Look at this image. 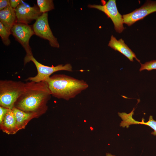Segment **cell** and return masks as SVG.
<instances>
[{
  "mask_svg": "<svg viewBox=\"0 0 156 156\" xmlns=\"http://www.w3.org/2000/svg\"><path fill=\"white\" fill-rule=\"evenodd\" d=\"M140 64L141 67L139 70L140 72L144 70L149 71L153 69L156 70V60L147 62L144 64Z\"/></svg>",
  "mask_w": 156,
  "mask_h": 156,
  "instance_id": "e0dca14e",
  "label": "cell"
},
{
  "mask_svg": "<svg viewBox=\"0 0 156 156\" xmlns=\"http://www.w3.org/2000/svg\"><path fill=\"white\" fill-rule=\"evenodd\" d=\"M91 8L97 9L105 13L112 21L116 31L121 33L124 29L122 15L119 12L115 0H109L103 5H89Z\"/></svg>",
  "mask_w": 156,
  "mask_h": 156,
  "instance_id": "52a82bcc",
  "label": "cell"
},
{
  "mask_svg": "<svg viewBox=\"0 0 156 156\" xmlns=\"http://www.w3.org/2000/svg\"><path fill=\"white\" fill-rule=\"evenodd\" d=\"M25 83L21 81L0 80V106L12 109L16 101L23 92Z\"/></svg>",
  "mask_w": 156,
  "mask_h": 156,
  "instance_id": "3957f363",
  "label": "cell"
},
{
  "mask_svg": "<svg viewBox=\"0 0 156 156\" xmlns=\"http://www.w3.org/2000/svg\"><path fill=\"white\" fill-rule=\"evenodd\" d=\"M106 156H116L114 155H112L111 153H107L106 154Z\"/></svg>",
  "mask_w": 156,
  "mask_h": 156,
  "instance_id": "44dd1931",
  "label": "cell"
},
{
  "mask_svg": "<svg viewBox=\"0 0 156 156\" xmlns=\"http://www.w3.org/2000/svg\"><path fill=\"white\" fill-rule=\"evenodd\" d=\"M108 46L115 51L121 53L131 62L133 61L134 58L140 63L135 53L125 44L123 40L121 38L117 40L112 35Z\"/></svg>",
  "mask_w": 156,
  "mask_h": 156,
  "instance_id": "30bf717a",
  "label": "cell"
},
{
  "mask_svg": "<svg viewBox=\"0 0 156 156\" xmlns=\"http://www.w3.org/2000/svg\"><path fill=\"white\" fill-rule=\"evenodd\" d=\"M22 1L21 0H10V5L15 9L22 3Z\"/></svg>",
  "mask_w": 156,
  "mask_h": 156,
  "instance_id": "ffe728a7",
  "label": "cell"
},
{
  "mask_svg": "<svg viewBox=\"0 0 156 156\" xmlns=\"http://www.w3.org/2000/svg\"><path fill=\"white\" fill-rule=\"evenodd\" d=\"M51 96L46 82H27L14 107L25 112L34 113L39 117L47 111V104Z\"/></svg>",
  "mask_w": 156,
  "mask_h": 156,
  "instance_id": "6da1fadb",
  "label": "cell"
},
{
  "mask_svg": "<svg viewBox=\"0 0 156 156\" xmlns=\"http://www.w3.org/2000/svg\"><path fill=\"white\" fill-rule=\"evenodd\" d=\"M0 128L3 132L8 134H14L18 131L16 118L12 109L8 110L0 124Z\"/></svg>",
  "mask_w": 156,
  "mask_h": 156,
  "instance_id": "8fae6325",
  "label": "cell"
},
{
  "mask_svg": "<svg viewBox=\"0 0 156 156\" xmlns=\"http://www.w3.org/2000/svg\"><path fill=\"white\" fill-rule=\"evenodd\" d=\"M8 109H9L0 106V124L2 122Z\"/></svg>",
  "mask_w": 156,
  "mask_h": 156,
  "instance_id": "ac0fdd59",
  "label": "cell"
},
{
  "mask_svg": "<svg viewBox=\"0 0 156 156\" xmlns=\"http://www.w3.org/2000/svg\"><path fill=\"white\" fill-rule=\"evenodd\" d=\"M10 5V0H0V10H2Z\"/></svg>",
  "mask_w": 156,
  "mask_h": 156,
  "instance_id": "d6986e66",
  "label": "cell"
},
{
  "mask_svg": "<svg viewBox=\"0 0 156 156\" xmlns=\"http://www.w3.org/2000/svg\"><path fill=\"white\" fill-rule=\"evenodd\" d=\"M0 21L8 29H11L16 22V18L14 9L10 5L0 10Z\"/></svg>",
  "mask_w": 156,
  "mask_h": 156,
  "instance_id": "7c38bea8",
  "label": "cell"
},
{
  "mask_svg": "<svg viewBox=\"0 0 156 156\" xmlns=\"http://www.w3.org/2000/svg\"><path fill=\"white\" fill-rule=\"evenodd\" d=\"M11 34V31L7 28L0 22V36L3 43L6 46H8L10 43L9 37Z\"/></svg>",
  "mask_w": 156,
  "mask_h": 156,
  "instance_id": "9a60e30c",
  "label": "cell"
},
{
  "mask_svg": "<svg viewBox=\"0 0 156 156\" xmlns=\"http://www.w3.org/2000/svg\"><path fill=\"white\" fill-rule=\"evenodd\" d=\"M30 61L32 62L35 65L37 71V74L33 77H28L27 81L35 82H46L54 73L61 70L72 71V67L70 64L64 65L60 64L56 66H50L44 65L39 62L34 57L33 55L25 56L24 60V64Z\"/></svg>",
  "mask_w": 156,
  "mask_h": 156,
  "instance_id": "277c9868",
  "label": "cell"
},
{
  "mask_svg": "<svg viewBox=\"0 0 156 156\" xmlns=\"http://www.w3.org/2000/svg\"><path fill=\"white\" fill-rule=\"evenodd\" d=\"M156 12V1H147L140 8L132 12L122 15L123 23L131 26L136 22L143 19L150 14Z\"/></svg>",
  "mask_w": 156,
  "mask_h": 156,
  "instance_id": "ba28073f",
  "label": "cell"
},
{
  "mask_svg": "<svg viewBox=\"0 0 156 156\" xmlns=\"http://www.w3.org/2000/svg\"><path fill=\"white\" fill-rule=\"evenodd\" d=\"M37 5L42 13L47 12L54 8L53 0H37Z\"/></svg>",
  "mask_w": 156,
  "mask_h": 156,
  "instance_id": "5bb4252c",
  "label": "cell"
},
{
  "mask_svg": "<svg viewBox=\"0 0 156 156\" xmlns=\"http://www.w3.org/2000/svg\"><path fill=\"white\" fill-rule=\"evenodd\" d=\"M14 10L16 22L27 24L33 20H36L42 14L40 12L37 5L31 7L23 1Z\"/></svg>",
  "mask_w": 156,
  "mask_h": 156,
  "instance_id": "9c48e42d",
  "label": "cell"
},
{
  "mask_svg": "<svg viewBox=\"0 0 156 156\" xmlns=\"http://www.w3.org/2000/svg\"><path fill=\"white\" fill-rule=\"evenodd\" d=\"M11 31L16 40L24 48L26 53L25 56L33 55L29 44L30 38L35 34L33 27L28 24L16 23L11 28Z\"/></svg>",
  "mask_w": 156,
  "mask_h": 156,
  "instance_id": "5b68a950",
  "label": "cell"
},
{
  "mask_svg": "<svg viewBox=\"0 0 156 156\" xmlns=\"http://www.w3.org/2000/svg\"><path fill=\"white\" fill-rule=\"evenodd\" d=\"M133 124H141L148 126L154 130V131L151 132V134L156 135V121L153 119L152 116H149L148 120L146 122H144V119L143 120V118L141 122L138 121L134 120L133 122Z\"/></svg>",
  "mask_w": 156,
  "mask_h": 156,
  "instance_id": "2e32d148",
  "label": "cell"
},
{
  "mask_svg": "<svg viewBox=\"0 0 156 156\" xmlns=\"http://www.w3.org/2000/svg\"><path fill=\"white\" fill-rule=\"evenodd\" d=\"M48 16L47 12L42 13L36 20L33 25V29L35 34L48 40L52 47L58 48L59 44L50 27Z\"/></svg>",
  "mask_w": 156,
  "mask_h": 156,
  "instance_id": "8992f818",
  "label": "cell"
},
{
  "mask_svg": "<svg viewBox=\"0 0 156 156\" xmlns=\"http://www.w3.org/2000/svg\"><path fill=\"white\" fill-rule=\"evenodd\" d=\"M51 95L68 100L73 98L88 87L84 80L64 74H55L46 81Z\"/></svg>",
  "mask_w": 156,
  "mask_h": 156,
  "instance_id": "7a4b0ae2",
  "label": "cell"
},
{
  "mask_svg": "<svg viewBox=\"0 0 156 156\" xmlns=\"http://www.w3.org/2000/svg\"><path fill=\"white\" fill-rule=\"evenodd\" d=\"M12 109L16 118L18 131L25 129L28 123L31 120L38 118L37 115L34 113L25 112L14 107Z\"/></svg>",
  "mask_w": 156,
  "mask_h": 156,
  "instance_id": "4fadbf2b",
  "label": "cell"
}]
</instances>
